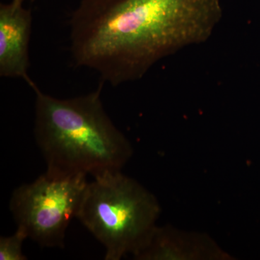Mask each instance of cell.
<instances>
[{"mask_svg": "<svg viewBox=\"0 0 260 260\" xmlns=\"http://www.w3.org/2000/svg\"><path fill=\"white\" fill-rule=\"evenodd\" d=\"M16 1L21 2V3H25V2H35L37 0H16Z\"/></svg>", "mask_w": 260, "mask_h": 260, "instance_id": "obj_7", "label": "cell"}, {"mask_svg": "<svg viewBox=\"0 0 260 260\" xmlns=\"http://www.w3.org/2000/svg\"><path fill=\"white\" fill-rule=\"evenodd\" d=\"M86 177L45 173L15 189L10 208L18 229L42 247L64 248L67 229L77 218L88 185Z\"/></svg>", "mask_w": 260, "mask_h": 260, "instance_id": "obj_4", "label": "cell"}, {"mask_svg": "<svg viewBox=\"0 0 260 260\" xmlns=\"http://www.w3.org/2000/svg\"><path fill=\"white\" fill-rule=\"evenodd\" d=\"M104 82L86 95L61 99L42 92L36 95V140L55 177L120 171L132 153L124 135L108 116L102 101Z\"/></svg>", "mask_w": 260, "mask_h": 260, "instance_id": "obj_2", "label": "cell"}, {"mask_svg": "<svg viewBox=\"0 0 260 260\" xmlns=\"http://www.w3.org/2000/svg\"><path fill=\"white\" fill-rule=\"evenodd\" d=\"M23 4L12 0L0 5V76L20 78L29 85L32 14Z\"/></svg>", "mask_w": 260, "mask_h": 260, "instance_id": "obj_5", "label": "cell"}, {"mask_svg": "<svg viewBox=\"0 0 260 260\" xmlns=\"http://www.w3.org/2000/svg\"><path fill=\"white\" fill-rule=\"evenodd\" d=\"M158 211L151 194L115 171L88 183L77 218L104 246L106 260H119L144 249Z\"/></svg>", "mask_w": 260, "mask_h": 260, "instance_id": "obj_3", "label": "cell"}, {"mask_svg": "<svg viewBox=\"0 0 260 260\" xmlns=\"http://www.w3.org/2000/svg\"><path fill=\"white\" fill-rule=\"evenodd\" d=\"M27 238L25 232L20 229H17L15 234L10 237L0 238V259H27L22 250L23 243Z\"/></svg>", "mask_w": 260, "mask_h": 260, "instance_id": "obj_6", "label": "cell"}, {"mask_svg": "<svg viewBox=\"0 0 260 260\" xmlns=\"http://www.w3.org/2000/svg\"><path fill=\"white\" fill-rule=\"evenodd\" d=\"M220 0H82L70 19V53L116 86L211 37Z\"/></svg>", "mask_w": 260, "mask_h": 260, "instance_id": "obj_1", "label": "cell"}]
</instances>
